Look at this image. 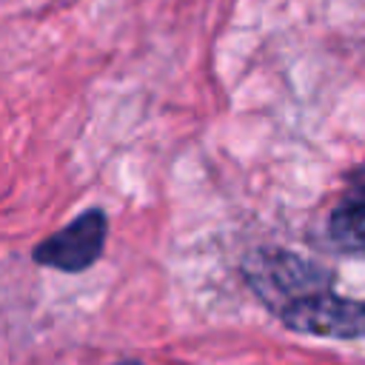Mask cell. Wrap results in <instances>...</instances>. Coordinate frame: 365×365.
<instances>
[{
    "mask_svg": "<svg viewBox=\"0 0 365 365\" xmlns=\"http://www.w3.org/2000/svg\"><path fill=\"white\" fill-rule=\"evenodd\" d=\"M242 274L254 294L271 311H279L305 294L325 291L334 282V274L328 268L282 248H259L248 254L242 262Z\"/></svg>",
    "mask_w": 365,
    "mask_h": 365,
    "instance_id": "6da1fadb",
    "label": "cell"
},
{
    "mask_svg": "<svg viewBox=\"0 0 365 365\" xmlns=\"http://www.w3.org/2000/svg\"><path fill=\"white\" fill-rule=\"evenodd\" d=\"M282 325L297 334L362 339L365 336V299H348L331 288L305 294L277 311Z\"/></svg>",
    "mask_w": 365,
    "mask_h": 365,
    "instance_id": "7a4b0ae2",
    "label": "cell"
},
{
    "mask_svg": "<svg viewBox=\"0 0 365 365\" xmlns=\"http://www.w3.org/2000/svg\"><path fill=\"white\" fill-rule=\"evenodd\" d=\"M106 234H108L106 214L100 208H88L74 222L54 231L40 245H34L31 257L37 265L77 274V271L91 268L100 259L106 248Z\"/></svg>",
    "mask_w": 365,
    "mask_h": 365,
    "instance_id": "3957f363",
    "label": "cell"
},
{
    "mask_svg": "<svg viewBox=\"0 0 365 365\" xmlns=\"http://www.w3.org/2000/svg\"><path fill=\"white\" fill-rule=\"evenodd\" d=\"M328 240L342 254L365 257V182L354 185L328 217Z\"/></svg>",
    "mask_w": 365,
    "mask_h": 365,
    "instance_id": "277c9868",
    "label": "cell"
},
{
    "mask_svg": "<svg viewBox=\"0 0 365 365\" xmlns=\"http://www.w3.org/2000/svg\"><path fill=\"white\" fill-rule=\"evenodd\" d=\"M120 365H143V362H137V359H123Z\"/></svg>",
    "mask_w": 365,
    "mask_h": 365,
    "instance_id": "5b68a950",
    "label": "cell"
}]
</instances>
